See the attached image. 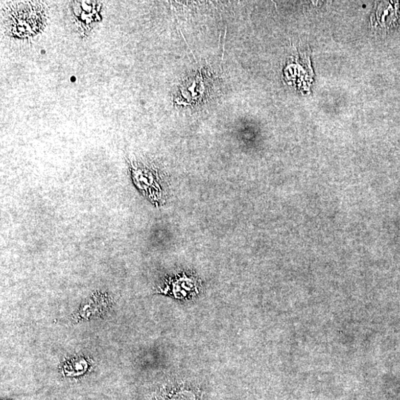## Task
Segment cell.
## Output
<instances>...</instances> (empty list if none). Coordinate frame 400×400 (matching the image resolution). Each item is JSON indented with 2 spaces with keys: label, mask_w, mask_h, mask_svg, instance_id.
Here are the masks:
<instances>
[{
  "label": "cell",
  "mask_w": 400,
  "mask_h": 400,
  "mask_svg": "<svg viewBox=\"0 0 400 400\" xmlns=\"http://www.w3.org/2000/svg\"><path fill=\"white\" fill-rule=\"evenodd\" d=\"M131 178L133 184L145 197L149 199L153 203H159L162 200V189L160 181L155 174L133 167L131 169Z\"/></svg>",
  "instance_id": "obj_1"
}]
</instances>
